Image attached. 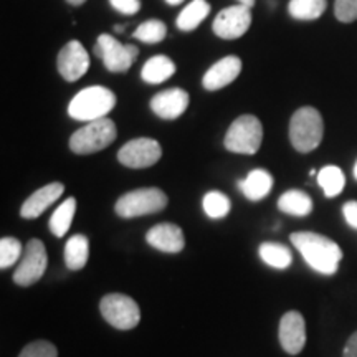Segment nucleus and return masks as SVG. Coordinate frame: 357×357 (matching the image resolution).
<instances>
[{"label":"nucleus","mask_w":357,"mask_h":357,"mask_svg":"<svg viewBox=\"0 0 357 357\" xmlns=\"http://www.w3.org/2000/svg\"><path fill=\"white\" fill-rule=\"evenodd\" d=\"M289 240L312 270L326 276L336 273L342 260V250L336 242L314 231H294Z\"/></svg>","instance_id":"nucleus-1"},{"label":"nucleus","mask_w":357,"mask_h":357,"mask_svg":"<svg viewBox=\"0 0 357 357\" xmlns=\"http://www.w3.org/2000/svg\"><path fill=\"white\" fill-rule=\"evenodd\" d=\"M116 106V95L106 86L83 88L68 105V114L77 121L91 123L106 118Z\"/></svg>","instance_id":"nucleus-2"},{"label":"nucleus","mask_w":357,"mask_h":357,"mask_svg":"<svg viewBox=\"0 0 357 357\" xmlns=\"http://www.w3.org/2000/svg\"><path fill=\"white\" fill-rule=\"evenodd\" d=\"M324 136V123L319 111L311 106H303L291 116L289 121V141L298 153H311L321 144Z\"/></svg>","instance_id":"nucleus-3"},{"label":"nucleus","mask_w":357,"mask_h":357,"mask_svg":"<svg viewBox=\"0 0 357 357\" xmlns=\"http://www.w3.org/2000/svg\"><path fill=\"white\" fill-rule=\"evenodd\" d=\"M116 136H118V131L111 119H96V121L86 123L83 128L71 134L70 149L79 155L100 153L109 144H113Z\"/></svg>","instance_id":"nucleus-4"},{"label":"nucleus","mask_w":357,"mask_h":357,"mask_svg":"<svg viewBox=\"0 0 357 357\" xmlns=\"http://www.w3.org/2000/svg\"><path fill=\"white\" fill-rule=\"evenodd\" d=\"M263 126L253 114H242L230 124L225 134L227 151L235 154H257L261 147Z\"/></svg>","instance_id":"nucleus-5"},{"label":"nucleus","mask_w":357,"mask_h":357,"mask_svg":"<svg viewBox=\"0 0 357 357\" xmlns=\"http://www.w3.org/2000/svg\"><path fill=\"white\" fill-rule=\"evenodd\" d=\"M167 195L158 187H146L128 192L118 199L114 211L123 218H134L149 213H158L167 207Z\"/></svg>","instance_id":"nucleus-6"},{"label":"nucleus","mask_w":357,"mask_h":357,"mask_svg":"<svg viewBox=\"0 0 357 357\" xmlns=\"http://www.w3.org/2000/svg\"><path fill=\"white\" fill-rule=\"evenodd\" d=\"M95 55L101 58L106 70L113 73H126L136 58L139 56V48L131 43H121L113 35L102 33L95 45Z\"/></svg>","instance_id":"nucleus-7"},{"label":"nucleus","mask_w":357,"mask_h":357,"mask_svg":"<svg viewBox=\"0 0 357 357\" xmlns=\"http://www.w3.org/2000/svg\"><path fill=\"white\" fill-rule=\"evenodd\" d=\"M102 318L116 329L128 331L136 328L141 321V310L132 298L121 293L106 294L100 303Z\"/></svg>","instance_id":"nucleus-8"},{"label":"nucleus","mask_w":357,"mask_h":357,"mask_svg":"<svg viewBox=\"0 0 357 357\" xmlns=\"http://www.w3.org/2000/svg\"><path fill=\"white\" fill-rule=\"evenodd\" d=\"M47 263L48 257L45 245L38 238H32L24 250L19 266L13 273V281L19 287H30V284L37 283L47 271Z\"/></svg>","instance_id":"nucleus-9"},{"label":"nucleus","mask_w":357,"mask_h":357,"mask_svg":"<svg viewBox=\"0 0 357 357\" xmlns=\"http://www.w3.org/2000/svg\"><path fill=\"white\" fill-rule=\"evenodd\" d=\"M252 25V7L231 6L218 12L213 20V33L223 40H236L243 37Z\"/></svg>","instance_id":"nucleus-10"},{"label":"nucleus","mask_w":357,"mask_h":357,"mask_svg":"<svg viewBox=\"0 0 357 357\" xmlns=\"http://www.w3.org/2000/svg\"><path fill=\"white\" fill-rule=\"evenodd\" d=\"M162 149L155 139L137 137L124 144L118 153V160L129 169H146L159 162Z\"/></svg>","instance_id":"nucleus-11"},{"label":"nucleus","mask_w":357,"mask_h":357,"mask_svg":"<svg viewBox=\"0 0 357 357\" xmlns=\"http://www.w3.org/2000/svg\"><path fill=\"white\" fill-rule=\"evenodd\" d=\"M56 68L61 78L73 83L86 75L89 70V55L78 40H71L61 48L56 58Z\"/></svg>","instance_id":"nucleus-12"},{"label":"nucleus","mask_w":357,"mask_h":357,"mask_svg":"<svg viewBox=\"0 0 357 357\" xmlns=\"http://www.w3.org/2000/svg\"><path fill=\"white\" fill-rule=\"evenodd\" d=\"M280 344L288 354L296 356L306 344V324L301 312L289 311L280 321Z\"/></svg>","instance_id":"nucleus-13"},{"label":"nucleus","mask_w":357,"mask_h":357,"mask_svg":"<svg viewBox=\"0 0 357 357\" xmlns=\"http://www.w3.org/2000/svg\"><path fill=\"white\" fill-rule=\"evenodd\" d=\"M189 93L182 88H171L159 91L151 100V109L162 119H177L185 113L189 106Z\"/></svg>","instance_id":"nucleus-14"},{"label":"nucleus","mask_w":357,"mask_h":357,"mask_svg":"<svg viewBox=\"0 0 357 357\" xmlns=\"http://www.w3.org/2000/svg\"><path fill=\"white\" fill-rule=\"evenodd\" d=\"M242 71V60L238 56H225L222 60H218L217 63H213L211 68L205 71L202 84L207 91H217L229 86L230 83H234L236 77Z\"/></svg>","instance_id":"nucleus-15"},{"label":"nucleus","mask_w":357,"mask_h":357,"mask_svg":"<svg viewBox=\"0 0 357 357\" xmlns=\"http://www.w3.org/2000/svg\"><path fill=\"white\" fill-rule=\"evenodd\" d=\"M151 247L166 253H178L185 247L184 231L174 223H158L146 235Z\"/></svg>","instance_id":"nucleus-16"},{"label":"nucleus","mask_w":357,"mask_h":357,"mask_svg":"<svg viewBox=\"0 0 357 357\" xmlns=\"http://www.w3.org/2000/svg\"><path fill=\"white\" fill-rule=\"evenodd\" d=\"M65 192V185L61 182H52V184L42 187L37 192H33L29 199L25 200L20 208V215L24 218H37L47 211L53 202H56Z\"/></svg>","instance_id":"nucleus-17"},{"label":"nucleus","mask_w":357,"mask_h":357,"mask_svg":"<svg viewBox=\"0 0 357 357\" xmlns=\"http://www.w3.org/2000/svg\"><path fill=\"white\" fill-rule=\"evenodd\" d=\"M238 187L245 197L257 202V200L265 199L273 189V176L265 169H253L247 177L238 182Z\"/></svg>","instance_id":"nucleus-18"},{"label":"nucleus","mask_w":357,"mask_h":357,"mask_svg":"<svg viewBox=\"0 0 357 357\" xmlns=\"http://www.w3.org/2000/svg\"><path fill=\"white\" fill-rule=\"evenodd\" d=\"M176 73V65L166 55H155L146 61L141 70V78L149 84H159L167 82Z\"/></svg>","instance_id":"nucleus-19"},{"label":"nucleus","mask_w":357,"mask_h":357,"mask_svg":"<svg viewBox=\"0 0 357 357\" xmlns=\"http://www.w3.org/2000/svg\"><path fill=\"white\" fill-rule=\"evenodd\" d=\"M208 13H211V3L207 0H192L189 6H185L184 10L178 13L176 20L177 29L182 32H192L207 19Z\"/></svg>","instance_id":"nucleus-20"},{"label":"nucleus","mask_w":357,"mask_h":357,"mask_svg":"<svg viewBox=\"0 0 357 357\" xmlns=\"http://www.w3.org/2000/svg\"><path fill=\"white\" fill-rule=\"evenodd\" d=\"M278 208L281 212L293 217H306L312 211V200L306 192L291 189L284 192L278 199Z\"/></svg>","instance_id":"nucleus-21"},{"label":"nucleus","mask_w":357,"mask_h":357,"mask_svg":"<svg viewBox=\"0 0 357 357\" xmlns=\"http://www.w3.org/2000/svg\"><path fill=\"white\" fill-rule=\"evenodd\" d=\"M89 258V242L84 235H73L65 245V263L70 270L77 271L86 265Z\"/></svg>","instance_id":"nucleus-22"},{"label":"nucleus","mask_w":357,"mask_h":357,"mask_svg":"<svg viewBox=\"0 0 357 357\" xmlns=\"http://www.w3.org/2000/svg\"><path fill=\"white\" fill-rule=\"evenodd\" d=\"M75 212H77V200H75V197L65 199L63 202L60 204V207L53 212L50 222H48L52 234L58 236V238L65 236L66 231L70 230L71 222H73Z\"/></svg>","instance_id":"nucleus-23"},{"label":"nucleus","mask_w":357,"mask_h":357,"mask_svg":"<svg viewBox=\"0 0 357 357\" xmlns=\"http://www.w3.org/2000/svg\"><path fill=\"white\" fill-rule=\"evenodd\" d=\"M258 253H260V258L266 263L268 266L278 268V270H287L293 261V255L291 252H289V248L281 243H275V242L261 243Z\"/></svg>","instance_id":"nucleus-24"},{"label":"nucleus","mask_w":357,"mask_h":357,"mask_svg":"<svg viewBox=\"0 0 357 357\" xmlns=\"http://www.w3.org/2000/svg\"><path fill=\"white\" fill-rule=\"evenodd\" d=\"M318 184L323 189L326 197L333 199L344 190L346 177L344 172L337 166H326L318 172Z\"/></svg>","instance_id":"nucleus-25"},{"label":"nucleus","mask_w":357,"mask_h":357,"mask_svg":"<svg viewBox=\"0 0 357 357\" xmlns=\"http://www.w3.org/2000/svg\"><path fill=\"white\" fill-rule=\"evenodd\" d=\"M326 7V0H291L288 12L296 20H316L323 15Z\"/></svg>","instance_id":"nucleus-26"},{"label":"nucleus","mask_w":357,"mask_h":357,"mask_svg":"<svg viewBox=\"0 0 357 357\" xmlns=\"http://www.w3.org/2000/svg\"><path fill=\"white\" fill-rule=\"evenodd\" d=\"M167 26L160 20H146L134 30L132 38L139 40L142 43H159L166 38Z\"/></svg>","instance_id":"nucleus-27"},{"label":"nucleus","mask_w":357,"mask_h":357,"mask_svg":"<svg viewBox=\"0 0 357 357\" xmlns=\"http://www.w3.org/2000/svg\"><path fill=\"white\" fill-rule=\"evenodd\" d=\"M202 205H204L205 213H207L211 218L227 217L231 208L230 199L227 197L223 192H218V190H212L208 192V194H205Z\"/></svg>","instance_id":"nucleus-28"},{"label":"nucleus","mask_w":357,"mask_h":357,"mask_svg":"<svg viewBox=\"0 0 357 357\" xmlns=\"http://www.w3.org/2000/svg\"><path fill=\"white\" fill-rule=\"evenodd\" d=\"M24 252H22V243L13 236H3L0 240V268L6 270L15 265L20 260Z\"/></svg>","instance_id":"nucleus-29"},{"label":"nucleus","mask_w":357,"mask_h":357,"mask_svg":"<svg viewBox=\"0 0 357 357\" xmlns=\"http://www.w3.org/2000/svg\"><path fill=\"white\" fill-rule=\"evenodd\" d=\"M19 357H58V351L52 342L35 341L26 344Z\"/></svg>","instance_id":"nucleus-30"},{"label":"nucleus","mask_w":357,"mask_h":357,"mask_svg":"<svg viewBox=\"0 0 357 357\" xmlns=\"http://www.w3.org/2000/svg\"><path fill=\"white\" fill-rule=\"evenodd\" d=\"M334 15L342 24H351L357 20V0H336Z\"/></svg>","instance_id":"nucleus-31"},{"label":"nucleus","mask_w":357,"mask_h":357,"mask_svg":"<svg viewBox=\"0 0 357 357\" xmlns=\"http://www.w3.org/2000/svg\"><path fill=\"white\" fill-rule=\"evenodd\" d=\"M109 3L124 15H134L141 10V0H109Z\"/></svg>","instance_id":"nucleus-32"},{"label":"nucleus","mask_w":357,"mask_h":357,"mask_svg":"<svg viewBox=\"0 0 357 357\" xmlns=\"http://www.w3.org/2000/svg\"><path fill=\"white\" fill-rule=\"evenodd\" d=\"M342 213H344L346 222L349 223L352 229L357 230V202L356 200L346 202L344 207H342Z\"/></svg>","instance_id":"nucleus-33"},{"label":"nucleus","mask_w":357,"mask_h":357,"mask_svg":"<svg viewBox=\"0 0 357 357\" xmlns=\"http://www.w3.org/2000/svg\"><path fill=\"white\" fill-rule=\"evenodd\" d=\"M342 357H357V331L347 339L344 351H342Z\"/></svg>","instance_id":"nucleus-34"},{"label":"nucleus","mask_w":357,"mask_h":357,"mask_svg":"<svg viewBox=\"0 0 357 357\" xmlns=\"http://www.w3.org/2000/svg\"><path fill=\"white\" fill-rule=\"evenodd\" d=\"M238 2L243 3V6H247V7L255 6V0H238Z\"/></svg>","instance_id":"nucleus-35"},{"label":"nucleus","mask_w":357,"mask_h":357,"mask_svg":"<svg viewBox=\"0 0 357 357\" xmlns=\"http://www.w3.org/2000/svg\"><path fill=\"white\" fill-rule=\"evenodd\" d=\"M66 2L71 3V6H83V3L86 2V0H66Z\"/></svg>","instance_id":"nucleus-36"},{"label":"nucleus","mask_w":357,"mask_h":357,"mask_svg":"<svg viewBox=\"0 0 357 357\" xmlns=\"http://www.w3.org/2000/svg\"><path fill=\"white\" fill-rule=\"evenodd\" d=\"M169 6H178V3H182L184 0H166Z\"/></svg>","instance_id":"nucleus-37"},{"label":"nucleus","mask_w":357,"mask_h":357,"mask_svg":"<svg viewBox=\"0 0 357 357\" xmlns=\"http://www.w3.org/2000/svg\"><path fill=\"white\" fill-rule=\"evenodd\" d=\"M114 32L116 33H123L124 32V26L123 25H116L114 26Z\"/></svg>","instance_id":"nucleus-38"},{"label":"nucleus","mask_w":357,"mask_h":357,"mask_svg":"<svg viewBox=\"0 0 357 357\" xmlns=\"http://www.w3.org/2000/svg\"><path fill=\"white\" fill-rule=\"evenodd\" d=\"M354 177H356V181H357V162H356V166H354Z\"/></svg>","instance_id":"nucleus-39"}]
</instances>
